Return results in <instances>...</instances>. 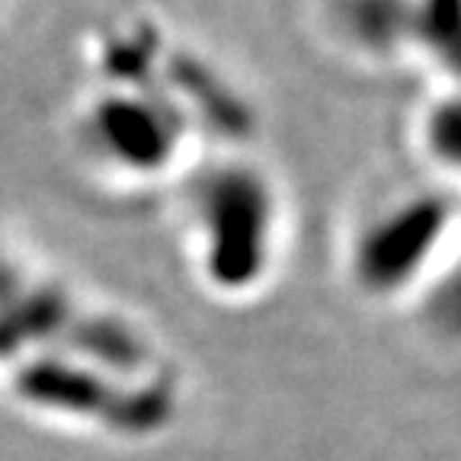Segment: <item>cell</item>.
I'll return each mask as SVG.
<instances>
[{"label": "cell", "instance_id": "cell-4", "mask_svg": "<svg viewBox=\"0 0 461 461\" xmlns=\"http://www.w3.org/2000/svg\"><path fill=\"white\" fill-rule=\"evenodd\" d=\"M346 4H353L356 10L362 7V4H378V10H382V16L391 23L388 29H394V14H397V0H346Z\"/></svg>", "mask_w": 461, "mask_h": 461}, {"label": "cell", "instance_id": "cell-3", "mask_svg": "<svg viewBox=\"0 0 461 461\" xmlns=\"http://www.w3.org/2000/svg\"><path fill=\"white\" fill-rule=\"evenodd\" d=\"M458 183L420 170L368 193L349 215L339 240L343 279L372 304H403L423 295L455 259Z\"/></svg>", "mask_w": 461, "mask_h": 461}, {"label": "cell", "instance_id": "cell-2", "mask_svg": "<svg viewBox=\"0 0 461 461\" xmlns=\"http://www.w3.org/2000/svg\"><path fill=\"white\" fill-rule=\"evenodd\" d=\"M176 250L202 295L247 308L269 295L292 250L285 183L250 144L202 160L170 193Z\"/></svg>", "mask_w": 461, "mask_h": 461}, {"label": "cell", "instance_id": "cell-1", "mask_svg": "<svg viewBox=\"0 0 461 461\" xmlns=\"http://www.w3.org/2000/svg\"><path fill=\"white\" fill-rule=\"evenodd\" d=\"M253 113L199 49L151 16L94 29L68 103L80 170L113 195H170L224 148L250 144Z\"/></svg>", "mask_w": 461, "mask_h": 461}, {"label": "cell", "instance_id": "cell-5", "mask_svg": "<svg viewBox=\"0 0 461 461\" xmlns=\"http://www.w3.org/2000/svg\"><path fill=\"white\" fill-rule=\"evenodd\" d=\"M7 4H10V0H0V10H4V7H7Z\"/></svg>", "mask_w": 461, "mask_h": 461}]
</instances>
